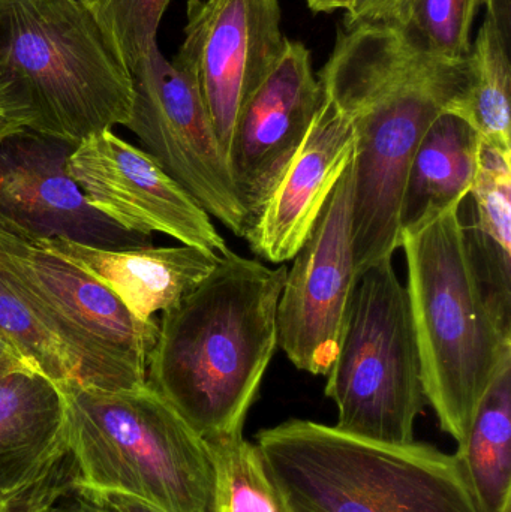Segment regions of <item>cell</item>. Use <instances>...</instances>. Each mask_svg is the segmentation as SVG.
Here are the masks:
<instances>
[{
  "label": "cell",
  "instance_id": "10",
  "mask_svg": "<svg viewBox=\"0 0 511 512\" xmlns=\"http://www.w3.org/2000/svg\"><path fill=\"white\" fill-rule=\"evenodd\" d=\"M279 0H189L173 65L197 87L227 158L240 108L287 44ZM228 162V161H227Z\"/></svg>",
  "mask_w": 511,
  "mask_h": 512
},
{
  "label": "cell",
  "instance_id": "17",
  "mask_svg": "<svg viewBox=\"0 0 511 512\" xmlns=\"http://www.w3.org/2000/svg\"><path fill=\"white\" fill-rule=\"evenodd\" d=\"M69 459L59 385L32 367L0 376V487L29 489Z\"/></svg>",
  "mask_w": 511,
  "mask_h": 512
},
{
  "label": "cell",
  "instance_id": "16",
  "mask_svg": "<svg viewBox=\"0 0 511 512\" xmlns=\"http://www.w3.org/2000/svg\"><path fill=\"white\" fill-rule=\"evenodd\" d=\"M36 245L63 256L104 283L140 321H156L191 292L218 264L221 256L194 246L92 248L62 239Z\"/></svg>",
  "mask_w": 511,
  "mask_h": 512
},
{
  "label": "cell",
  "instance_id": "25",
  "mask_svg": "<svg viewBox=\"0 0 511 512\" xmlns=\"http://www.w3.org/2000/svg\"><path fill=\"white\" fill-rule=\"evenodd\" d=\"M0 334L26 361L57 385L72 381L71 370L59 343L36 318L20 292L0 270Z\"/></svg>",
  "mask_w": 511,
  "mask_h": 512
},
{
  "label": "cell",
  "instance_id": "22",
  "mask_svg": "<svg viewBox=\"0 0 511 512\" xmlns=\"http://www.w3.org/2000/svg\"><path fill=\"white\" fill-rule=\"evenodd\" d=\"M206 444L215 468L213 512H291L257 445L243 433Z\"/></svg>",
  "mask_w": 511,
  "mask_h": 512
},
{
  "label": "cell",
  "instance_id": "8",
  "mask_svg": "<svg viewBox=\"0 0 511 512\" xmlns=\"http://www.w3.org/2000/svg\"><path fill=\"white\" fill-rule=\"evenodd\" d=\"M0 270L59 343L71 382L102 391L146 385L158 321H140L74 262L3 233Z\"/></svg>",
  "mask_w": 511,
  "mask_h": 512
},
{
  "label": "cell",
  "instance_id": "9",
  "mask_svg": "<svg viewBox=\"0 0 511 512\" xmlns=\"http://www.w3.org/2000/svg\"><path fill=\"white\" fill-rule=\"evenodd\" d=\"M131 117L126 122L149 153L210 218L245 237L248 213L200 93L156 45L131 71Z\"/></svg>",
  "mask_w": 511,
  "mask_h": 512
},
{
  "label": "cell",
  "instance_id": "26",
  "mask_svg": "<svg viewBox=\"0 0 511 512\" xmlns=\"http://www.w3.org/2000/svg\"><path fill=\"white\" fill-rule=\"evenodd\" d=\"M75 477L74 463H66L9 512H87L83 498L75 489Z\"/></svg>",
  "mask_w": 511,
  "mask_h": 512
},
{
  "label": "cell",
  "instance_id": "27",
  "mask_svg": "<svg viewBox=\"0 0 511 512\" xmlns=\"http://www.w3.org/2000/svg\"><path fill=\"white\" fill-rule=\"evenodd\" d=\"M414 0H353L345 11L344 29L389 27L404 30Z\"/></svg>",
  "mask_w": 511,
  "mask_h": 512
},
{
  "label": "cell",
  "instance_id": "34",
  "mask_svg": "<svg viewBox=\"0 0 511 512\" xmlns=\"http://www.w3.org/2000/svg\"><path fill=\"white\" fill-rule=\"evenodd\" d=\"M11 129H15V126H12L11 123L6 120L2 110H0V134H5V132L11 131Z\"/></svg>",
  "mask_w": 511,
  "mask_h": 512
},
{
  "label": "cell",
  "instance_id": "29",
  "mask_svg": "<svg viewBox=\"0 0 511 512\" xmlns=\"http://www.w3.org/2000/svg\"><path fill=\"white\" fill-rule=\"evenodd\" d=\"M486 6V17L494 21L509 44H511V0H482Z\"/></svg>",
  "mask_w": 511,
  "mask_h": 512
},
{
  "label": "cell",
  "instance_id": "31",
  "mask_svg": "<svg viewBox=\"0 0 511 512\" xmlns=\"http://www.w3.org/2000/svg\"><path fill=\"white\" fill-rule=\"evenodd\" d=\"M57 471H59V469H57ZM50 477H51V475H50ZM50 477H48V478H50ZM48 478H47V480H48ZM44 481H42V483H44ZM39 484H41V483H39ZM39 484H36V486H33V487H29V489H23V490H6V489H2V487H0V512L11 511L12 508H14L15 505H17L18 502H20L21 499H23L24 496L27 495V493L32 492V490L35 489V487H38Z\"/></svg>",
  "mask_w": 511,
  "mask_h": 512
},
{
  "label": "cell",
  "instance_id": "35",
  "mask_svg": "<svg viewBox=\"0 0 511 512\" xmlns=\"http://www.w3.org/2000/svg\"><path fill=\"white\" fill-rule=\"evenodd\" d=\"M353 0H335V11L338 9H347Z\"/></svg>",
  "mask_w": 511,
  "mask_h": 512
},
{
  "label": "cell",
  "instance_id": "3",
  "mask_svg": "<svg viewBox=\"0 0 511 512\" xmlns=\"http://www.w3.org/2000/svg\"><path fill=\"white\" fill-rule=\"evenodd\" d=\"M132 77L80 0H0V110L78 144L125 126Z\"/></svg>",
  "mask_w": 511,
  "mask_h": 512
},
{
  "label": "cell",
  "instance_id": "21",
  "mask_svg": "<svg viewBox=\"0 0 511 512\" xmlns=\"http://www.w3.org/2000/svg\"><path fill=\"white\" fill-rule=\"evenodd\" d=\"M511 44L485 17L467 56V80L447 111L470 123L483 141L511 152Z\"/></svg>",
  "mask_w": 511,
  "mask_h": 512
},
{
  "label": "cell",
  "instance_id": "24",
  "mask_svg": "<svg viewBox=\"0 0 511 512\" xmlns=\"http://www.w3.org/2000/svg\"><path fill=\"white\" fill-rule=\"evenodd\" d=\"M480 5L482 0H414L402 32L432 56L464 62Z\"/></svg>",
  "mask_w": 511,
  "mask_h": 512
},
{
  "label": "cell",
  "instance_id": "32",
  "mask_svg": "<svg viewBox=\"0 0 511 512\" xmlns=\"http://www.w3.org/2000/svg\"><path fill=\"white\" fill-rule=\"evenodd\" d=\"M312 12L335 11V0H306Z\"/></svg>",
  "mask_w": 511,
  "mask_h": 512
},
{
  "label": "cell",
  "instance_id": "23",
  "mask_svg": "<svg viewBox=\"0 0 511 512\" xmlns=\"http://www.w3.org/2000/svg\"><path fill=\"white\" fill-rule=\"evenodd\" d=\"M129 74L158 45L159 24L171 0H80Z\"/></svg>",
  "mask_w": 511,
  "mask_h": 512
},
{
  "label": "cell",
  "instance_id": "11",
  "mask_svg": "<svg viewBox=\"0 0 511 512\" xmlns=\"http://www.w3.org/2000/svg\"><path fill=\"white\" fill-rule=\"evenodd\" d=\"M291 261L276 313L278 346L297 369L326 376L357 280L351 164Z\"/></svg>",
  "mask_w": 511,
  "mask_h": 512
},
{
  "label": "cell",
  "instance_id": "30",
  "mask_svg": "<svg viewBox=\"0 0 511 512\" xmlns=\"http://www.w3.org/2000/svg\"><path fill=\"white\" fill-rule=\"evenodd\" d=\"M27 366L20 354L12 348L11 343L0 334V376L6 375L11 370Z\"/></svg>",
  "mask_w": 511,
  "mask_h": 512
},
{
  "label": "cell",
  "instance_id": "5",
  "mask_svg": "<svg viewBox=\"0 0 511 512\" xmlns=\"http://www.w3.org/2000/svg\"><path fill=\"white\" fill-rule=\"evenodd\" d=\"M291 512H479L455 454L383 444L309 420L255 436Z\"/></svg>",
  "mask_w": 511,
  "mask_h": 512
},
{
  "label": "cell",
  "instance_id": "4",
  "mask_svg": "<svg viewBox=\"0 0 511 512\" xmlns=\"http://www.w3.org/2000/svg\"><path fill=\"white\" fill-rule=\"evenodd\" d=\"M461 207L404 231L401 245L426 402L458 445L511 364V333L495 318L471 264Z\"/></svg>",
  "mask_w": 511,
  "mask_h": 512
},
{
  "label": "cell",
  "instance_id": "13",
  "mask_svg": "<svg viewBox=\"0 0 511 512\" xmlns=\"http://www.w3.org/2000/svg\"><path fill=\"white\" fill-rule=\"evenodd\" d=\"M68 173L93 209L131 233L165 234L218 256L230 251L200 203L149 153L111 129L75 146Z\"/></svg>",
  "mask_w": 511,
  "mask_h": 512
},
{
  "label": "cell",
  "instance_id": "14",
  "mask_svg": "<svg viewBox=\"0 0 511 512\" xmlns=\"http://www.w3.org/2000/svg\"><path fill=\"white\" fill-rule=\"evenodd\" d=\"M324 92L303 42L287 39L272 71L240 108L227 161L249 227L296 153Z\"/></svg>",
  "mask_w": 511,
  "mask_h": 512
},
{
  "label": "cell",
  "instance_id": "28",
  "mask_svg": "<svg viewBox=\"0 0 511 512\" xmlns=\"http://www.w3.org/2000/svg\"><path fill=\"white\" fill-rule=\"evenodd\" d=\"M75 487H77L81 493L93 499V501L99 502V504L110 508V510L114 512H162L159 511L158 508L147 504V502L134 498V496L126 495V493L95 492V490H87L78 486Z\"/></svg>",
  "mask_w": 511,
  "mask_h": 512
},
{
  "label": "cell",
  "instance_id": "19",
  "mask_svg": "<svg viewBox=\"0 0 511 512\" xmlns=\"http://www.w3.org/2000/svg\"><path fill=\"white\" fill-rule=\"evenodd\" d=\"M482 137L462 117L444 111L417 146L405 177L399 224L402 233L470 194Z\"/></svg>",
  "mask_w": 511,
  "mask_h": 512
},
{
  "label": "cell",
  "instance_id": "7",
  "mask_svg": "<svg viewBox=\"0 0 511 512\" xmlns=\"http://www.w3.org/2000/svg\"><path fill=\"white\" fill-rule=\"evenodd\" d=\"M326 396L336 427L383 444H410L426 405L407 286L393 259L357 276Z\"/></svg>",
  "mask_w": 511,
  "mask_h": 512
},
{
  "label": "cell",
  "instance_id": "15",
  "mask_svg": "<svg viewBox=\"0 0 511 512\" xmlns=\"http://www.w3.org/2000/svg\"><path fill=\"white\" fill-rule=\"evenodd\" d=\"M354 155L347 114L324 95L305 138L276 180L245 237L261 261H291L314 230Z\"/></svg>",
  "mask_w": 511,
  "mask_h": 512
},
{
  "label": "cell",
  "instance_id": "20",
  "mask_svg": "<svg viewBox=\"0 0 511 512\" xmlns=\"http://www.w3.org/2000/svg\"><path fill=\"white\" fill-rule=\"evenodd\" d=\"M456 459L479 512H511V364L483 397Z\"/></svg>",
  "mask_w": 511,
  "mask_h": 512
},
{
  "label": "cell",
  "instance_id": "33",
  "mask_svg": "<svg viewBox=\"0 0 511 512\" xmlns=\"http://www.w3.org/2000/svg\"><path fill=\"white\" fill-rule=\"evenodd\" d=\"M75 489H77V487H75ZM77 492L80 493L81 498H83L84 507H86L87 512H114L113 510H110V508L99 504V502L93 501L89 496L81 493L80 490L77 489Z\"/></svg>",
  "mask_w": 511,
  "mask_h": 512
},
{
  "label": "cell",
  "instance_id": "2",
  "mask_svg": "<svg viewBox=\"0 0 511 512\" xmlns=\"http://www.w3.org/2000/svg\"><path fill=\"white\" fill-rule=\"evenodd\" d=\"M287 267L228 251L162 313L147 382L204 439L243 433L278 346Z\"/></svg>",
  "mask_w": 511,
  "mask_h": 512
},
{
  "label": "cell",
  "instance_id": "18",
  "mask_svg": "<svg viewBox=\"0 0 511 512\" xmlns=\"http://www.w3.org/2000/svg\"><path fill=\"white\" fill-rule=\"evenodd\" d=\"M464 224L471 264L489 307L511 333V152L482 140L479 167L465 198Z\"/></svg>",
  "mask_w": 511,
  "mask_h": 512
},
{
  "label": "cell",
  "instance_id": "1",
  "mask_svg": "<svg viewBox=\"0 0 511 512\" xmlns=\"http://www.w3.org/2000/svg\"><path fill=\"white\" fill-rule=\"evenodd\" d=\"M467 59L420 50L402 30L342 27L320 81L354 129L353 249L357 276L393 259L405 177L435 119L461 95Z\"/></svg>",
  "mask_w": 511,
  "mask_h": 512
},
{
  "label": "cell",
  "instance_id": "6",
  "mask_svg": "<svg viewBox=\"0 0 511 512\" xmlns=\"http://www.w3.org/2000/svg\"><path fill=\"white\" fill-rule=\"evenodd\" d=\"M75 486L126 493L162 512H213L206 441L149 385L102 391L59 385Z\"/></svg>",
  "mask_w": 511,
  "mask_h": 512
},
{
  "label": "cell",
  "instance_id": "12",
  "mask_svg": "<svg viewBox=\"0 0 511 512\" xmlns=\"http://www.w3.org/2000/svg\"><path fill=\"white\" fill-rule=\"evenodd\" d=\"M77 144L26 128L0 134V233L122 251L153 245L93 209L68 173Z\"/></svg>",
  "mask_w": 511,
  "mask_h": 512
}]
</instances>
